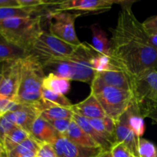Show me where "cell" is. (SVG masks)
Instances as JSON below:
<instances>
[{
    "mask_svg": "<svg viewBox=\"0 0 157 157\" xmlns=\"http://www.w3.org/2000/svg\"><path fill=\"white\" fill-rule=\"evenodd\" d=\"M88 121L95 130L105 136L113 145L116 144V138H115L116 123L113 120L108 117H106L101 119L88 120Z\"/></svg>",
    "mask_w": 157,
    "mask_h": 157,
    "instance_id": "cell-24",
    "label": "cell"
},
{
    "mask_svg": "<svg viewBox=\"0 0 157 157\" xmlns=\"http://www.w3.org/2000/svg\"><path fill=\"white\" fill-rule=\"evenodd\" d=\"M76 46L67 43L50 32L43 31L42 33L34 41L29 52V55L36 57L42 63L52 58L69 56L78 50Z\"/></svg>",
    "mask_w": 157,
    "mask_h": 157,
    "instance_id": "cell-6",
    "label": "cell"
},
{
    "mask_svg": "<svg viewBox=\"0 0 157 157\" xmlns=\"http://www.w3.org/2000/svg\"><path fill=\"white\" fill-rule=\"evenodd\" d=\"M71 110L74 113L86 119H101L106 117L105 112L92 94L81 102L73 104Z\"/></svg>",
    "mask_w": 157,
    "mask_h": 157,
    "instance_id": "cell-15",
    "label": "cell"
},
{
    "mask_svg": "<svg viewBox=\"0 0 157 157\" xmlns=\"http://www.w3.org/2000/svg\"><path fill=\"white\" fill-rule=\"evenodd\" d=\"M128 123L133 131L136 133L138 137L140 138L145 132L144 117L141 115L140 111L137 107L132 104L131 107L127 110Z\"/></svg>",
    "mask_w": 157,
    "mask_h": 157,
    "instance_id": "cell-27",
    "label": "cell"
},
{
    "mask_svg": "<svg viewBox=\"0 0 157 157\" xmlns=\"http://www.w3.org/2000/svg\"><path fill=\"white\" fill-rule=\"evenodd\" d=\"M90 94L100 103L106 116L116 122L133 104L130 91L104 84L97 78L90 84Z\"/></svg>",
    "mask_w": 157,
    "mask_h": 157,
    "instance_id": "cell-5",
    "label": "cell"
},
{
    "mask_svg": "<svg viewBox=\"0 0 157 157\" xmlns=\"http://www.w3.org/2000/svg\"><path fill=\"white\" fill-rule=\"evenodd\" d=\"M2 79H3V76L2 75L1 72H0V85H1V83L2 81Z\"/></svg>",
    "mask_w": 157,
    "mask_h": 157,
    "instance_id": "cell-42",
    "label": "cell"
},
{
    "mask_svg": "<svg viewBox=\"0 0 157 157\" xmlns=\"http://www.w3.org/2000/svg\"><path fill=\"white\" fill-rule=\"evenodd\" d=\"M16 104L17 103L15 101H11L0 96V117L12 110Z\"/></svg>",
    "mask_w": 157,
    "mask_h": 157,
    "instance_id": "cell-35",
    "label": "cell"
},
{
    "mask_svg": "<svg viewBox=\"0 0 157 157\" xmlns=\"http://www.w3.org/2000/svg\"><path fill=\"white\" fill-rule=\"evenodd\" d=\"M21 59L2 64L1 73L3 79L0 85L1 97L15 101L21 78Z\"/></svg>",
    "mask_w": 157,
    "mask_h": 157,
    "instance_id": "cell-11",
    "label": "cell"
},
{
    "mask_svg": "<svg viewBox=\"0 0 157 157\" xmlns=\"http://www.w3.org/2000/svg\"><path fill=\"white\" fill-rule=\"evenodd\" d=\"M20 7L39 8L48 6L47 1L44 0H18Z\"/></svg>",
    "mask_w": 157,
    "mask_h": 157,
    "instance_id": "cell-37",
    "label": "cell"
},
{
    "mask_svg": "<svg viewBox=\"0 0 157 157\" xmlns=\"http://www.w3.org/2000/svg\"><path fill=\"white\" fill-rule=\"evenodd\" d=\"M18 0H0V9L6 7H18Z\"/></svg>",
    "mask_w": 157,
    "mask_h": 157,
    "instance_id": "cell-38",
    "label": "cell"
},
{
    "mask_svg": "<svg viewBox=\"0 0 157 157\" xmlns=\"http://www.w3.org/2000/svg\"><path fill=\"white\" fill-rule=\"evenodd\" d=\"M143 26L148 34L157 35V15L145 20L143 22Z\"/></svg>",
    "mask_w": 157,
    "mask_h": 157,
    "instance_id": "cell-36",
    "label": "cell"
},
{
    "mask_svg": "<svg viewBox=\"0 0 157 157\" xmlns=\"http://www.w3.org/2000/svg\"><path fill=\"white\" fill-rule=\"evenodd\" d=\"M78 12H47L46 18L49 20V31L52 35L67 43L78 46L81 44L75 32V20L81 16Z\"/></svg>",
    "mask_w": 157,
    "mask_h": 157,
    "instance_id": "cell-7",
    "label": "cell"
},
{
    "mask_svg": "<svg viewBox=\"0 0 157 157\" xmlns=\"http://www.w3.org/2000/svg\"><path fill=\"white\" fill-rule=\"evenodd\" d=\"M139 157H157V147L153 143L140 137L138 143Z\"/></svg>",
    "mask_w": 157,
    "mask_h": 157,
    "instance_id": "cell-29",
    "label": "cell"
},
{
    "mask_svg": "<svg viewBox=\"0 0 157 157\" xmlns=\"http://www.w3.org/2000/svg\"><path fill=\"white\" fill-rule=\"evenodd\" d=\"M44 15L0 21V37L29 54L34 41L42 33Z\"/></svg>",
    "mask_w": 157,
    "mask_h": 157,
    "instance_id": "cell-3",
    "label": "cell"
},
{
    "mask_svg": "<svg viewBox=\"0 0 157 157\" xmlns=\"http://www.w3.org/2000/svg\"><path fill=\"white\" fill-rule=\"evenodd\" d=\"M41 102L44 106H59L70 109L73 106V104L67 99L65 95L44 88L41 90Z\"/></svg>",
    "mask_w": 157,
    "mask_h": 157,
    "instance_id": "cell-25",
    "label": "cell"
},
{
    "mask_svg": "<svg viewBox=\"0 0 157 157\" xmlns=\"http://www.w3.org/2000/svg\"><path fill=\"white\" fill-rule=\"evenodd\" d=\"M96 157H113L111 151H102L98 156Z\"/></svg>",
    "mask_w": 157,
    "mask_h": 157,
    "instance_id": "cell-40",
    "label": "cell"
},
{
    "mask_svg": "<svg viewBox=\"0 0 157 157\" xmlns=\"http://www.w3.org/2000/svg\"><path fill=\"white\" fill-rule=\"evenodd\" d=\"M133 2L122 1L116 27L110 29L111 56L131 77L150 70L157 71V51L149 35L132 10Z\"/></svg>",
    "mask_w": 157,
    "mask_h": 157,
    "instance_id": "cell-1",
    "label": "cell"
},
{
    "mask_svg": "<svg viewBox=\"0 0 157 157\" xmlns=\"http://www.w3.org/2000/svg\"><path fill=\"white\" fill-rule=\"evenodd\" d=\"M70 87L71 84L69 80L58 76L53 73L45 75L42 81V88L64 95L69 91Z\"/></svg>",
    "mask_w": 157,
    "mask_h": 157,
    "instance_id": "cell-22",
    "label": "cell"
},
{
    "mask_svg": "<svg viewBox=\"0 0 157 157\" xmlns=\"http://www.w3.org/2000/svg\"><path fill=\"white\" fill-rule=\"evenodd\" d=\"M90 29L92 31V45L95 50L101 55L111 56L110 41L107 38L105 32L102 30L98 24L92 25Z\"/></svg>",
    "mask_w": 157,
    "mask_h": 157,
    "instance_id": "cell-21",
    "label": "cell"
},
{
    "mask_svg": "<svg viewBox=\"0 0 157 157\" xmlns=\"http://www.w3.org/2000/svg\"><path fill=\"white\" fill-rule=\"evenodd\" d=\"M30 134L23 129L16 127L6 136L2 145L4 147L6 154L10 153L12 150L16 148L18 145L24 142L26 139L29 137Z\"/></svg>",
    "mask_w": 157,
    "mask_h": 157,
    "instance_id": "cell-26",
    "label": "cell"
},
{
    "mask_svg": "<svg viewBox=\"0 0 157 157\" xmlns=\"http://www.w3.org/2000/svg\"><path fill=\"white\" fill-rule=\"evenodd\" d=\"M122 1L114 0H65L47 1V12H77L81 15L86 13H101L111 9L113 4H121Z\"/></svg>",
    "mask_w": 157,
    "mask_h": 157,
    "instance_id": "cell-9",
    "label": "cell"
},
{
    "mask_svg": "<svg viewBox=\"0 0 157 157\" xmlns=\"http://www.w3.org/2000/svg\"><path fill=\"white\" fill-rule=\"evenodd\" d=\"M113 157H130L131 153L124 144L121 143H116L111 148Z\"/></svg>",
    "mask_w": 157,
    "mask_h": 157,
    "instance_id": "cell-34",
    "label": "cell"
},
{
    "mask_svg": "<svg viewBox=\"0 0 157 157\" xmlns=\"http://www.w3.org/2000/svg\"><path fill=\"white\" fill-rule=\"evenodd\" d=\"M29 54L23 49L0 40V63H7L18 61L25 58Z\"/></svg>",
    "mask_w": 157,
    "mask_h": 157,
    "instance_id": "cell-23",
    "label": "cell"
},
{
    "mask_svg": "<svg viewBox=\"0 0 157 157\" xmlns=\"http://www.w3.org/2000/svg\"><path fill=\"white\" fill-rule=\"evenodd\" d=\"M100 55L92 44L81 42L72 55L47 60L41 64L45 74L53 73L69 81L91 84L96 73L94 61Z\"/></svg>",
    "mask_w": 157,
    "mask_h": 157,
    "instance_id": "cell-2",
    "label": "cell"
},
{
    "mask_svg": "<svg viewBox=\"0 0 157 157\" xmlns=\"http://www.w3.org/2000/svg\"><path fill=\"white\" fill-rule=\"evenodd\" d=\"M72 119L81 127V129L90 137H91V139L96 144H98V145L104 151H110V150H111V148L113 146V144L111 142H110L105 136H104L101 133H100L98 130H95L90 125L88 120L84 117H82L78 116V115L75 114V113H74L73 117H72Z\"/></svg>",
    "mask_w": 157,
    "mask_h": 157,
    "instance_id": "cell-17",
    "label": "cell"
},
{
    "mask_svg": "<svg viewBox=\"0 0 157 157\" xmlns=\"http://www.w3.org/2000/svg\"><path fill=\"white\" fill-rule=\"evenodd\" d=\"M30 136L39 144H50L53 145L60 135L50 122L39 116L32 124Z\"/></svg>",
    "mask_w": 157,
    "mask_h": 157,
    "instance_id": "cell-16",
    "label": "cell"
},
{
    "mask_svg": "<svg viewBox=\"0 0 157 157\" xmlns=\"http://www.w3.org/2000/svg\"><path fill=\"white\" fill-rule=\"evenodd\" d=\"M94 78L107 86L131 92V76L112 58L107 67L96 72Z\"/></svg>",
    "mask_w": 157,
    "mask_h": 157,
    "instance_id": "cell-10",
    "label": "cell"
},
{
    "mask_svg": "<svg viewBox=\"0 0 157 157\" xmlns=\"http://www.w3.org/2000/svg\"><path fill=\"white\" fill-rule=\"evenodd\" d=\"M133 104L140 110L150 103L157 104V71L150 70L131 77Z\"/></svg>",
    "mask_w": 157,
    "mask_h": 157,
    "instance_id": "cell-8",
    "label": "cell"
},
{
    "mask_svg": "<svg viewBox=\"0 0 157 157\" xmlns=\"http://www.w3.org/2000/svg\"><path fill=\"white\" fill-rule=\"evenodd\" d=\"M0 157H7V154H6L4 147H3V145L1 143H0Z\"/></svg>",
    "mask_w": 157,
    "mask_h": 157,
    "instance_id": "cell-41",
    "label": "cell"
},
{
    "mask_svg": "<svg viewBox=\"0 0 157 157\" xmlns=\"http://www.w3.org/2000/svg\"><path fill=\"white\" fill-rule=\"evenodd\" d=\"M15 126L7 117L6 114L0 117V143L2 144L6 136L13 130Z\"/></svg>",
    "mask_w": 157,
    "mask_h": 157,
    "instance_id": "cell-30",
    "label": "cell"
},
{
    "mask_svg": "<svg viewBox=\"0 0 157 157\" xmlns=\"http://www.w3.org/2000/svg\"><path fill=\"white\" fill-rule=\"evenodd\" d=\"M40 110V116L48 121L61 119H72L74 113L70 108L59 106H44L39 102L35 104Z\"/></svg>",
    "mask_w": 157,
    "mask_h": 157,
    "instance_id": "cell-20",
    "label": "cell"
},
{
    "mask_svg": "<svg viewBox=\"0 0 157 157\" xmlns=\"http://www.w3.org/2000/svg\"><path fill=\"white\" fill-rule=\"evenodd\" d=\"M37 157H57L56 151L52 144H41Z\"/></svg>",
    "mask_w": 157,
    "mask_h": 157,
    "instance_id": "cell-33",
    "label": "cell"
},
{
    "mask_svg": "<svg viewBox=\"0 0 157 157\" xmlns=\"http://www.w3.org/2000/svg\"><path fill=\"white\" fill-rule=\"evenodd\" d=\"M1 39H2V38H1V37H0V40H1Z\"/></svg>",
    "mask_w": 157,
    "mask_h": 157,
    "instance_id": "cell-44",
    "label": "cell"
},
{
    "mask_svg": "<svg viewBox=\"0 0 157 157\" xmlns=\"http://www.w3.org/2000/svg\"><path fill=\"white\" fill-rule=\"evenodd\" d=\"M40 144L32 136H29L24 142L18 145L16 148L7 154V157H20L21 155L25 154L31 151L38 152L39 150Z\"/></svg>",
    "mask_w": 157,
    "mask_h": 157,
    "instance_id": "cell-28",
    "label": "cell"
},
{
    "mask_svg": "<svg viewBox=\"0 0 157 157\" xmlns=\"http://www.w3.org/2000/svg\"><path fill=\"white\" fill-rule=\"evenodd\" d=\"M57 157H96L102 149L85 148L74 144L66 136H60L53 144Z\"/></svg>",
    "mask_w": 157,
    "mask_h": 157,
    "instance_id": "cell-13",
    "label": "cell"
},
{
    "mask_svg": "<svg viewBox=\"0 0 157 157\" xmlns=\"http://www.w3.org/2000/svg\"><path fill=\"white\" fill-rule=\"evenodd\" d=\"M6 116L17 127L30 134L31 128L35 120L40 116V110L35 104H18L8 112Z\"/></svg>",
    "mask_w": 157,
    "mask_h": 157,
    "instance_id": "cell-12",
    "label": "cell"
},
{
    "mask_svg": "<svg viewBox=\"0 0 157 157\" xmlns=\"http://www.w3.org/2000/svg\"><path fill=\"white\" fill-rule=\"evenodd\" d=\"M130 157H137V156H133V155H132V154H131V156H130Z\"/></svg>",
    "mask_w": 157,
    "mask_h": 157,
    "instance_id": "cell-43",
    "label": "cell"
},
{
    "mask_svg": "<svg viewBox=\"0 0 157 157\" xmlns=\"http://www.w3.org/2000/svg\"><path fill=\"white\" fill-rule=\"evenodd\" d=\"M115 129V138L116 143H121L124 144L132 155L139 157L138 154V143L140 137L133 131L128 123L127 111L116 121Z\"/></svg>",
    "mask_w": 157,
    "mask_h": 157,
    "instance_id": "cell-14",
    "label": "cell"
},
{
    "mask_svg": "<svg viewBox=\"0 0 157 157\" xmlns=\"http://www.w3.org/2000/svg\"><path fill=\"white\" fill-rule=\"evenodd\" d=\"M44 77L42 64L36 57L29 54L21 59V78L15 102L26 104L41 102Z\"/></svg>",
    "mask_w": 157,
    "mask_h": 157,
    "instance_id": "cell-4",
    "label": "cell"
},
{
    "mask_svg": "<svg viewBox=\"0 0 157 157\" xmlns=\"http://www.w3.org/2000/svg\"><path fill=\"white\" fill-rule=\"evenodd\" d=\"M71 120L72 119H61L53 121H48V122H50V124L53 126V127L58 132L60 136H66Z\"/></svg>",
    "mask_w": 157,
    "mask_h": 157,
    "instance_id": "cell-32",
    "label": "cell"
},
{
    "mask_svg": "<svg viewBox=\"0 0 157 157\" xmlns=\"http://www.w3.org/2000/svg\"><path fill=\"white\" fill-rule=\"evenodd\" d=\"M66 137L74 144L85 148L101 149L73 119L71 120Z\"/></svg>",
    "mask_w": 157,
    "mask_h": 157,
    "instance_id": "cell-19",
    "label": "cell"
},
{
    "mask_svg": "<svg viewBox=\"0 0 157 157\" xmlns=\"http://www.w3.org/2000/svg\"><path fill=\"white\" fill-rule=\"evenodd\" d=\"M48 6L39 8L6 7L0 9V21L15 18H29L44 15L43 11L46 10Z\"/></svg>",
    "mask_w": 157,
    "mask_h": 157,
    "instance_id": "cell-18",
    "label": "cell"
},
{
    "mask_svg": "<svg viewBox=\"0 0 157 157\" xmlns=\"http://www.w3.org/2000/svg\"><path fill=\"white\" fill-rule=\"evenodd\" d=\"M148 35L150 44L157 51V35H152V34H148Z\"/></svg>",
    "mask_w": 157,
    "mask_h": 157,
    "instance_id": "cell-39",
    "label": "cell"
},
{
    "mask_svg": "<svg viewBox=\"0 0 157 157\" xmlns=\"http://www.w3.org/2000/svg\"><path fill=\"white\" fill-rule=\"evenodd\" d=\"M140 111L144 117L150 118L153 124L157 125V104L150 103L145 104L140 108Z\"/></svg>",
    "mask_w": 157,
    "mask_h": 157,
    "instance_id": "cell-31",
    "label": "cell"
}]
</instances>
